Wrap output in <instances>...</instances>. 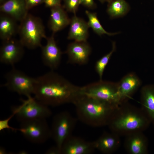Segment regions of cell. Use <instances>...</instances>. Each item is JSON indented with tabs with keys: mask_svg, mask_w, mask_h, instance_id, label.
Wrapping results in <instances>:
<instances>
[{
	"mask_svg": "<svg viewBox=\"0 0 154 154\" xmlns=\"http://www.w3.org/2000/svg\"><path fill=\"white\" fill-rule=\"evenodd\" d=\"M33 94L38 101L53 106L74 104L83 94L82 87L72 84L53 70L35 78Z\"/></svg>",
	"mask_w": 154,
	"mask_h": 154,
	"instance_id": "obj_1",
	"label": "cell"
},
{
	"mask_svg": "<svg viewBox=\"0 0 154 154\" xmlns=\"http://www.w3.org/2000/svg\"><path fill=\"white\" fill-rule=\"evenodd\" d=\"M151 123L141 108L126 102L119 106L108 126L111 131L125 137L134 133L143 132Z\"/></svg>",
	"mask_w": 154,
	"mask_h": 154,
	"instance_id": "obj_2",
	"label": "cell"
},
{
	"mask_svg": "<svg viewBox=\"0 0 154 154\" xmlns=\"http://www.w3.org/2000/svg\"><path fill=\"white\" fill-rule=\"evenodd\" d=\"M73 104L78 119L94 127L108 126L119 105L83 94Z\"/></svg>",
	"mask_w": 154,
	"mask_h": 154,
	"instance_id": "obj_3",
	"label": "cell"
},
{
	"mask_svg": "<svg viewBox=\"0 0 154 154\" xmlns=\"http://www.w3.org/2000/svg\"><path fill=\"white\" fill-rule=\"evenodd\" d=\"M18 33L21 43L30 49L40 47L42 39L47 37L42 20L29 13L20 22Z\"/></svg>",
	"mask_w": 154,
	"mask_h": 154,
	"instance_id": "obj_4",
	"label": "cell"
},
{
	"mask_svg": "<svg viewBox=\"0 0 154 154\" xmlns=\"http://www.w3.org/2000/svg\"><path fill=\"white\" fill-rule=\"evenodd\" d=\"M21 100V105L12 109L13 115H15L20 122L31 119H46L52 114L48 106L35 98L31 96Z\"/></svg>",
	"mask_w": 154,
	"mask_h": 154,
	"instance_id": "obj_5",
	"label": "cell"
},
{
	"mask_svg": "<svg viewBox=\"0 0 154 154\" xmlns=\"http://www.w3.org/2000/svg\"><path fill=\"white\" fill-rule=\"evenodd\" d=\"M83 94L112 104H121L118 92V82L102 80L82 87Z\"/></svg>",
	"mask_w": 154,
	"mask_h": 154,
	"instance_id": "obj_6",
	"label": "cell"
},
{
	"mask_svg": "<svg viewBox=\"0 0 154 154\" xmlns=\"http://www.w3.org/2000/svg\"><path fill=\"white\" fill-rule=\"evenodd\" d=\"M77 119L67 111L61 112L54 117L50 128L51 138L61 150L64 141L72 135Z\"/></svg>",
	"mask_w": 154,
	"mask_h": 154,
	"instance_id": "obj_7",
	"label": "cell"
},
{
	"mask_svg": "<svg viewBox=\"0 0 154 154\" xmlns=\"http://www.w3.org/2000/svg\"><path fill=\"white\" fill-rule=\"evenodd\" d=\"M18 130L27 140L32 143H43L51 138L50 128L45 119L21 122Z\"/></svg>",
	"mask_w": 154,
	"mask_h": 154,
	"instance_id": "obj_8",
	"label": "cell"
},
{
	"mask_svg": "<svg viewBox=\"0 0 154 154\" xmlns=\"http://www.w3.org/2000/svg\"><path fill=\"white\" fill-rule=\"evenodd\" d=\"M6 82L4 86L9 90L27 98L33 94L35 78L31 77L13 67L5 75Z\"/></svg>",
	"mask_w": 154,
	"mask_h": 154,
	"instance_id": "obj_9",
	"label": "cell"
},
{
	"mask_svg": "<svg viewBox=\"0 0 154 154\" xmlns=\"http://www.w3.org/2000/svg\"><path fill=\"white\" fill-rule=\"evenodd\" d=\"M24 47L19 40L12 38L3 41L0 49V62L14 66L23 58Z\"/></svg>",
	"mask_w": 154,
	"mask_h": 154,
	"instance_id": "obj_10",
	"label": "cell"
},
{
	"mask_svg": "<svg viewBox=\"0 0 154 154\" xmlns=\"http://www.w3.org/2000/svg\"><path fill=\"white\" fill-rule=\"evenodd\" d=\"M46 39V44L40 47L42 59L44 64L53 70L59 66L62 52L56 44L54 34Z\"/></svg>",
	"mask_w": 154,
	"mask_h": 154,
	"instance_id": "obj_11",
	"label": "cell"
},
{
	"mask_svg": "<svg viewBox=\"0 0 154 154\" xmlns=\"http://www.w3.org/2000/svg\"><path fill=\"white\" fill-rule=\"evenodd\" d=\"M91 51L87 41H75L68 45L65 53L68 56V63L84 65L88 63Z\"/></svg>",
	"mask_w": 154,
	"mask_h": 154,
	"instance_id": "obj_12",
	"label": "cell"
},
{
	"mask_svg": "<svg viewBox=\"0 0 154 154\" xmlns=\"http://www.w3.org/2000/svg\"><path fill=\"white\" fill-rule=\"evenodd\" d=\"M96 149L93 141L71 135L63 144L61 154H91Z\"/></svg>",
	"mask_w": 154,
	"mask_h": 154,
	"instance_id": "obj_13",
	"label": "cell"
},
{
	"mask_svg": "<svg viewBox=\"0 0 154 154\" xmlns=\"http://www.w3.org/2000/svg\"><path fill=\"white\" fill-rule=\"evenodd\" d=\"M141 84L138 77L134 73H129L118 82V92L121 104L127 102Z\"/></svg>",
	"mask_w": 154,
	"mask_h": 154,
	"instance_id": "obj_14",
	"label": "cell"
},
{
	"mask_svg": "<svg viewBox=\"0 0 154 154\" xmlns=\"http://www.w3.org/2000/svg\"><path fill=\"white\" fill-rule=\"evenodd\" d=\"M124 147L129 154L148 153L147 139L142 132L134 133L125 136Z\"/></svg>",
	"mask_w": 154,
	"mask_h": 154,
	"instance_id": "obj_15",
	"label": "cell"
},
{
	"mask_svg": "<svg viewBox=\"0 0 154 154\" xmlns=\"http://www.w3.org/2000/svg\"><path fill=\"white\" fill-rule=\"evenodd\" d=\"M120 136L111 131L104 132L93 141L96 149L103 153L111 154L116 152L121 144Z\"/></svg>",
	"mask_w": 154,
	"mask_h": 154,
	"instance_id": "obj_16",
	"label": "cell"
},
{
	"mask_svg": "<svg viewBox=\"0 0 154 154\" xmlns=\"http://www.w3.org/2000/svg\"><path fill=\"white\" fill-rule=\"evenodd\" d=\"M0 10L20 22L28 13L25 0H7L1 4Z\"/></svg>",
	"mask_w": 154,
	"mask_h": 154,
	"instance_id": "obj_17",
	"label": "cell"
},
{
	"mask_svg": "<svg viewBox=\"0 0 154 154\" xmlns=\"http://www.w3.org/2000/svg\"><path fill=\"white\" fill-rule=\"evenodd\" d=\"M67 38L77 41H86L89 35L87 22L75 14L70 19Z\"/></svg>",
	"mask_w": 154,
	"mask_h": 154,
	"instance_id": "obj_18",
	"label": "cell"
},
{
	"mask_svg": "<svg viewBox=\"0 0 154 154\" xmlns=\"http://www.w3.org/2000/svg\"><path fill=\"white\" fill-rule=\"evenodd\" d=\"M70 19L61 5L50 8L49 27L53 33L60 31L70 24Z\"/></svg>",
	"mask_w": 154,
	"mask_h": 154,
	"instance_id": "obj_19",
	"label": "cell"
},
{
	"mask_svg": "<svg viewBox=\"0 0 154 154\" xmlns=\"http://www.w3.org/2000/svg\"><path fill=\"white\" fill-rule=\"evenodd\" d=\"M140 101L141 108L154 126V85H146L141 88Z\"/></svg>",
	"mask_w": 154,
	"mask_h": 154,
	"instance_id": "obj_20",
	"label": "cell"
},
{
	"mask_svg": "<svg viewBox=\"0 0 154 154\" xmlns=\"http://www.w3.org/2000/svg\"><path fill=\"white\" fill-rule=\"evenodd\" d=\"M14 19L1 13L0 16V38L3 41L13 38L18 33L19 26Z\"/></svg>",
	"mask_w": 154,
	"mask_h": 154,
	"instance_id": "obj_21",
	"label": "cell"
},
{
	"mask_svg": "<svg viewBox=\"0 0 154 154\" xmlns=\"http://www.w3.org/2000/svg\"><path fill=\"white\" fill-rule=\"evenodd\" d=\"M129 10L125 0H111L108 2L107 11L111 18H115L124 16Z\"/></svg>",
	"mask_w": 154,
	"mask_h": 154,
	"instance_id": "obj_22",
	"label": "cell"
},
{
	"mask_svg": "<svg viewBox=\"0 0 154 154\" xmlns=\"http://www.w3.org/2000/svg\"><path fill=\"white\" fill-rule=\"evenodd\" d=\"M85 13L88 19V21L87 23L89 27H91L94 31L98 35L101 36L103 34H106L109 36H113L119 33H109L105 30L101 25L96 13L86 10Z\"/></svg>",
	"mask_w": 154,
	"mask_h": 154,
	"instance_id": "obj_23",
	"label": "cell"
},
{
	"mask_svg": "<svg viewBox=\"0 0 154 154\" xmlns=\"http://www.w3.org/2000/svg\"><path fill=\"white\" fill-rule=\"evenodd\" d=\"M116 49V42L113 41L112 42V48L111 50L96 62L95 65V69L99 76L100 80H102V77L105 68L112 56Z\"/></svg>",
	"mask_w": 154,
	"mask_h": 154,
	"instance_id": "obj_24",
	"label": "cell"
},
{
	"mask_svg": "<svg viewBox=\"0 0 154 154\" xmlns=\"http://www.w3.org/2000/svg\"><path fill=\"white\" fill-rule=\"evenodd\" d=\"M64 8L66 11L75 14L80 4V0H64Z\"/></svg>",
	"mask_w": 154,
	"mask_h": 154,
	"instance_id": "obj_25",
	"label": "cell"
},
{
	"mask_svg": "<svg viewBox=\"0 0 154 154\" xmlns=\"http://www.w3.org/2000/svg\"><path fill=\"white\" fill-rule=\"evenodd\" d=\"M28 10L36 6L44 3V0H25Z\"/></svg>",
	"mask_w": 154,
	"mask_h": 154,
	"instance_id": "obj_26",
	"label": "cell"
},
{
	"mask_svg": "<svg viewBox=\"0 0 154 154\" xmlns=\"http://www.w3.org/2000/svg\"><path fill=\"white\" fill-rule=\"evenodd\" d=\"M61 0H44L45 6L51 8L52 7L61 5Z\"/></svg>",
	"mask_w": 154,
	"mask_h": 154,
	"instance_id": "obj_27",
	"label": "cell"
},
{
	"mask_svg": "<svg viewBox=\"0 0 154 154\" xmlns=\"http://www.w3.org/2000/svg\"><path fill=\"white\" fill-rule=\"evenodd\" d=\"M80 4L90 9H94L96 7L94 0H80Z\"/></svg>",
	"mask_w": 154,
	"mask_h": 154,
	"instance_id": "obj_28",
	"label": "cell"
},
{
	"mask_svg": "<svg viewBox=\"0 0 154 154\" xmlns=\"http://www.w3.org/2000/svg\"><path fill=\"white\" fill-rule=\"evenodd\" d=\"M46 153L47 154H61V150L56 145L49 148Z\"/></svg>",
	"mask_w": 154,
	"mask_h": 154,
	"instance_id": "obj_29",
	"label": "cell"
},
{
	"mask_svg": "<svg viewBox=\"0 0 154 154\" xmlns=\"http://www.w3.org/2000/svg\"><path fill=\"white\" fill-rule=\"evenodd\" d=\"M102 3L105 2H109L111 0H99Z\"/></svg>",
	"mask_w": 154,
	"mask_h": 154,
	"instance_id": "obj_30",
	"label": "cell"
},
{
	"mask_svg": "<svg viewBox=\"0 0 154 154\" xmlns=\"http://www.w3.org/2000/svg\"><path fill=\"white\" fill-rule=\"evenodd\" d=\"M7 0H0V3L1 4H2Z\"/></svg>",
	"mask_w": 154,
	"mask_h": 154,
	"instance_id": "obj_31",
	"label": "cell"
}]
</instances>
